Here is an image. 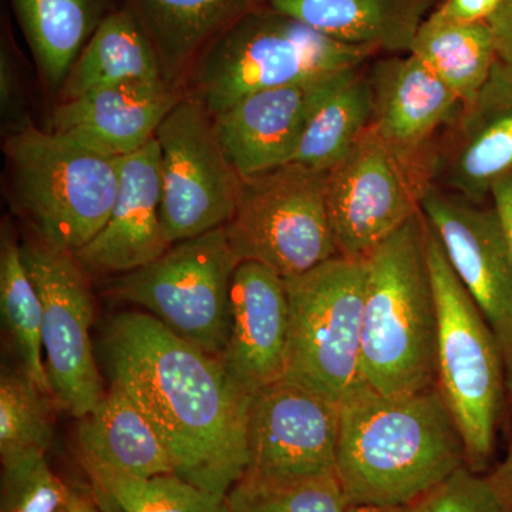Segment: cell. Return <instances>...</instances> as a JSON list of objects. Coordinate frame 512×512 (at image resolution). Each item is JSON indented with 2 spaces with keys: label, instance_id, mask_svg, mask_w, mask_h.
<instances>
[{
  "label": "cell",
  "instance_id": "d6a6232c",
  "mask_svg": "<svg viewBox=\"0 0 512 512\" xmlns=\"http://www.w3.org/2000/svg\"><path fill=\"white\" fill-rule=\"evenodd\" d=\"M414 512H505L488 477L457 468L412 504Z\"/></svg>",
  "mask_w": 512,
  "mask_h": 512
},
{
  "label": "cell",
  "instance_id": "836d02e7",
  "mask_svg": "<svg viewBox=\"0 0 512 512\" xmlns=\"http://www.w3.org/2000/svg\"><path fill=\"white\" fill-rule=\"evenodd\" d=\"M500 3L501 0H441L437 8L461 22H488Z\"/></svg>",
  "mask_w": 512,
  "mask_h": 512
},
{
  "label": "cell",
  "instance_id": "8d00e7d4",
  "mask_svg": "<svg viewBox=\"0 0 512 512\" xmlns=\"http://www.w3.org/2000/svg\"><path fill=\"white\" fill-rule=\"evenodd\" d=\"M490 198L512 254V171L493 185Z\"/></svg>",
  "mask_w": 512,
  "mask_h": 512
},
{
  "label": "cell",
  "instance_id": "7402d4cb",
  "mask_svg": "<svg viewBox=\"0 0 512 512\" xmlns=\"http://www.w3.org/2000/svg\"><path fill=\"white\" fill-rule=\"evenodd\" d=\"M77 453L83 468H104L126 476L174 474L168 451L136 403L116 383L77 424Z\"/></svg>",
  "mask_w": 512,
  "mask_h": 512
},
{
  "label": "cell",
  "instance_id": "ffe728a7",
  "mask_svg": "<svg viewBox=\"0 0 512 512\" xmlns=\"http://www.w3.org/2000/svg\"><path fill=\"white\" fill-rule=\"evenodd\" d=\"M370 128L397 146L419 148L457 116L463 101L413 53L389 55L370 70Z\"/></svg>",
  "mask_w": 512,
  "mask_h": 512
},
{
  "label": "cell",
  "instance_id": "e575fe53",
  "mask_svg": "<svg viewBox=\"0 0 512 512\" xmlns=\"http://www.w3.org/2000/svg\"><path fill=\"white\" fill-rule=\"evenodd\" d=\"M9 29H3L2 47H0V100L3 114H10L18 97V80H16L15 60L10 47Z\"/></svg>",
  "mask_w": 512,
  "mask_h": 512
},
{
  "label": "cell",
  "instance_id": "9c48e42d",
  "mask_svg": "<svg viewBox=\"0 0 512 512\" xmlns=\"http://www.w3.org/2000/svg\"><path fill=\"white\" fill-rule=\"evenodd\" d=\"M239 264L224 225L174 244L143 268L116 276L110 292L220 360L231 325L232 278Z\"/></svg>",
  "mask_w": 512,
  "mask_h": 512
},
{
  "label": "cell",
  "instance_id": "44dd1931",
  "mask_svg": "<svg viewBox=\"0 0 512 512\" xmlns=\"http://www.w3.org/2000/svg\"><path fill=\"white\" fill-rule=\"evenodd\" d=\"M440 0H266L286 16L346 45L384 55L412 52L414 39Z\"/></svg>",
  "mask_w": 512,
  "mask_h": 512
},
{
  "label": "cell",
  "instance_id": "ac0fdd59",
  "mask_svg": "<svg viewBox=\"0 0 512 512\" xmlns=\"http://www.w3.org/2000/svg\"><path fill=\"white\" fill-rule=\"evenodd\" d=\"M289 305L285 281L256 262H241L231 284V325L220 357L248 396L284 379Z\"/></svg>",
  "mask_w": 512,
  "mask_h": 512
},
{
  "label": "cell",
  "instance_id": "30bf717a",
  "mask_svg": "<svg viewBox=\"0 0 512 512\" xmlns=\"http://www.w3.org/2000/svg\"><path fill=\"white\" fill-rule=\"evenodd\" d=\"M434 170L436 144L397 146L367 128L329 171V218L339 255L366 258L419 214Z\"/></svg>",
  "mask_w": 512,
  "mask_h": 512
},
{
  "label": "cell",
  "instance_id": "f546056e",
  "mask_svg": "<svg viewBox=\"0 0 512 512\" xmlns=\"http://www.w3.org/2000/svg\"><path fill=\"white\" fill-rule=\"evenodd\" d=\"M55 396L37 386L22 369L6 370L0 377V458L43 451L55 434ZM60 407V406H59Z\"/></svg>",
  "mask_w": 512,
  "mask_h": 512
},
{
  "label": "cell",
  "instance_id": "8992f818",
  "mask_svg": "<svg viewBox=\"0 0 512 512\" xmlns=\"http://www.w3.org/2000/svg\"><path fill=\"white\" fill-rule=\"evenodd\" d=\"M5 151L19 207L37 239L73 255L86 247L113 210L119 158L29 126L8 138Z\"/></svg>",
  "mask_w": 512,
  "mask_h": 512
},
{
  "label": "cell",
  "instance_id": "cb8c5ba5",
  "mask_svg": "<svg viewBox=\"0 0 512 512\" xmlns=\"http://www.w3.org/2000/svg\"><path fill=\"white\" fill-rule=\"evenodd\" d=\"M165 74L156 49L126 5L110 13L90 37L63 83L64 100L93 90Z\"/></svg>",
  "mask_w": 512,
  "mask_h": 512
},
{
  "label": "cell",
  "instance_id": "d590c367",
  "mask_svg": "<svg viewBox=\"0 0 512 512\" xmlns=\"http://www.w3.org/2000/svg\"><path fill=\"white\" fill-rule=\"evenodd\" d=\"M487 23L493 30L498 59L512 66V0H501Z\"/></svg>",
  "mask_w": 512,
  "mask_h": 512
},
{
  "label": "cell",
  "instance_id": "ab89813d",
  "mask_svg": "<svg viewBox=\"0 0 512 512\" xmlns=\"http://www.w3.org/2000/svg\"><path fill=\"white\" fill-rule=\"evenodd\" d=\"M346 512H414L412 504L404 505H376V504H350Z\"/></svg>",
  "mask_w": 512,
  "mask_h": 512
},
{
  "label": "cell",
  "instance_id": "2e32d148",
  "mask_svg": "<svg viewBox=\"0 0 512 512\" xmlns=\"http://www.w3.org/2000/svg\"><path fill=\"white\" fill-rule=\"evenodd\" d=\"M349 70L249 94L214 117L222 150L241 178L291 164L316 104Z\"/></svg>",
  "mask_w": 512,
  "mask_h": 512
},
{
  "label": "cell",
  "instance_id": "7c38bea8",
  "mask_svg": "<svg viewBox=\"0 0 512 512\" xmlns=\"http://www.w3.org/2000/svg\"><path fill=\"white\" fill-rule=\"evenodd\" d=\"M20 247L42 302L43 353L53 396L62 409L82 419L107 392L90 338L94 305L86 271L76 256L40 239Z\"/></svg>",
  "mask_w": 512,
  "mask_h": 512
},
{
  "label": "cell",
  "instance_id": "e0dca14e",
  "mask_svg": "<svg viewBox=\"0 0 512 512\" xmlns=\"http://www.w3.org/2000/svg\"><path fill=\"white\" fill-rule=\"evenodd\" d=\"M119 188L109 220L76 252L84 271L127 274L164 255L167 241L161 221V151L157 138L119 158Z\"/></svg>",
  "mask_w": 512,
  "mask_h": 512
},
{
  "label": "cell",
  "instance_id": "1f68e13d",
  "mask_svg": "<svg viewBox=\"0 0 512 512\" xmlns=\"http://www.w3.org/2000/svg\"><path fill=\"white\" fill-rule=\"evenodd\" d=\"M0 512H62L72 491L56 476L43 451L0 458Z\"/></svg>",
  "mask_w": 512,
  "mask_h": 512
},
{
  "label": "cell",
  "instance_id": "6da1fadb",
  "mask_svg": "<svg viewBox=\"0 0 512 512\" xmlns=\"http://www.w3.org/2000/svg\"><path fill=\"white\" fill-rule=\"evenodd\" d=\"M103 356L110 383L119 384L150 421L175 476L225 498L248 470L252 396L232 383L217 357L146 312L109 320Z\"/></svg>",
  "mask_w": 512,
  "mask_h": 512
},
{
  "label": "cell",
  "instance_id": "603a6c76",
  "mask_svg": "<svg viewBox=\"0 0 512 512\" xmlns=\"http://www.w3.org/2000/svg\"><path fill=\"white\" fill-rule=\"evenodd\" d=\"M156 49L164 74L194 66L208 46L266 0H123Z\"/></svg>",
  "mask_w": 512,
  "mask_h": 512
},
{
  "label": "cell",
  "instance_id": "f35d334b",
  "mask_svg": "<svg viewBox=\"0 0 512 512\" xmlns=\"http://www.w3.org/2000/svg\"><path fill=\"white\" fill-rule=\"evenodd\" d=\"M62 512H121L120 508L113 503V500L92 487V493L83 494L79 491H72L69 504L63 508Z\"/></svg>",
  "mask_w": 512,
  "mask_h": 512
},
{
  "label": "cell",
  "instance_id": "3957f363",
  "mask_svg": "<svg viewBox=\"0 0 512 512\" xmlns=\"http://www.w3.org/2000/svg\"><path fill=\"white\" fill-rule=\"evenodd\" d=\"M362 377L383 396L437 384V305L421 210L366 256Z\"/></svg>",
  "mask_w": 512,
  "mask_h": 512
},
{
  "label": "cell",
  "instance_id": "7a4b0ae2",
  "mask_svg": "<svg viewBox=\"0 0 512 512\" xmlns=\"http://www.w3.org/2000/svg\"><path fill=\"white\" fill-rule=\"evenodd\" d=\"M463 466V437L437 384L399 396L363 387L340 403L336 477L349 504H413Z\"/></svg>",
  "mask_w": 512,
  "mask_h": 512
},
{
  "label": "cell",
  "instance_id": "f1b7e54d",
  "mask_svg": "<svg viewBox=\"0 0 512 512\" xmlns=\"http://www.w3.org/2000/svg\"><path fill=\"white\" fill-rule=\"evenodd\" d=\"M225 500L229 512H346L350 505L336 473L302 478L245 473Z\"/></svg>",
  "mask_w": 512,
  "mask_h": 512
},
{
  "label": "cell",
  "instance_id": "d4e9b609",
  "mask_svg": "<svg viewBox=\"0 0 512 512\" xmlns=\"http://www.w3.org/2000/svg\"><path fill=\"white\" fill-rule=\"evenodd\" d=\"M37 67L52 86L64 83L114 0H10Z\"/></svg>",
  "mask_w": 512,
  "mask_h": 512
},
{
  "label": "cell",
  "instance_id": "52a82bcc",
  "mask_svg": "<svg viewBox=\"0 0 512 512\" xmlns=\"http://www.w3.org/2000/svg\"><path fill=\"white\" fill-rule=\"evenodd\" d=\"M366 259L335 256L284 279L289 326L285 379L342 403L363 389Z\"/></svg>",
  "mask_w": 512,
  "mask_h": 512
},
{
  "label": "cell",
  "instance_id": "9a60e30c",
  "mask_svg": "<svg viewBox=\"0 0 512 512\" xmlns=\"http://www.w3.org/2000/svg\"><path fill=\"white\" fill-rule=\"evenodd\" d=\"M512 171V66L498 59L436 144L434 185L483 204Z\"/></svg>",
  "mask_w": 512,
  "mask_h": 512
},
{
  "label": "cell",
  "instance_id": "83f0119b",
  "mask_svg": "<svg viewBox=\"0 0 512 512\" xmlns=\"http://www.w3.org/2000/svg\"><path fill=\"white\" fill-rule=\"evenodd\" d=\"M0 313L20 369L53 396L43 360L42 302L23 261L22 247L6 228L0 244Z\"/></svg>",
  "mask_w": 512,
  "mask_h": 512
},
{
  "label": "cell",
  "instance_id": "d6986e66",
  "mask_svg": "<svg viewBox=\"0 0 512 512\" xmlns=\"http://www.w3.org/2000/svg\"><path fill=\"white\" fill-rule=\"evenodd\" d=\"M181 99L164 79L103 87L63 100L47 131L101 156L126 157L156 137Z\"/></svg>",
  "mask_w": 512,
  "mask_h": 512
},
{
  "label": "cell",
  "instance_id": "484cf974",
  "mask_svg": "<svg viewBox=\"0 0 512 512\" xmlns=\"http://www.w3.org/2000/svg\"><path fill=\"white\" fill-rule=\"evenodd\" d=\"M460 97L473 99L498 60L487 22H461L439 8L430 13L414 39L412 52Z\"/></svg>",
  "mask_w": 512,
  "mask_h": 512
},
{
  "label": "cell",
  "instance_id": "8fae6325",
  "mask_svg": "<svg viewBox=\"0 0 512 512\" xmlns=\"http://www.w3.org/2000/svg\"><path fill=\"white\" fill-rule=\"evenodd\" d=\"M161 221L171 245L224 227L237 207L242 178L225 156L214 117L187 97L158 127Z\"/></svg>",
  "mask_w": 512,
  "mask_h": 512
},
{
  "label": "cell",
  "instance_id": "5b68a950",
  "mask_svg": "<svg viewBox=\"0 0 512 512\" xmlns=\"http://www.w3.org/2000/svg\"><path fill=\"white\" fill-rule=\"evenodd\" d=\"M427 255L437 305V386L463 437L467 466L481 473L493 457L507 389L503 352L429 224Z\"/></svg>",
  "mask_w": 512,
  "mask_h": 512
},
{
  "label": "cell",
  "instance_id": "4fadbf2b",
  "mask_svg": "<svg viewBox=\"0 0 512 512\" xmlns=\"http://www.w3.org/2000/svg\"><path fill=\"white\" fill-rule=\"evenodd\" d=\"M421 214L470 293L503 352L512 389V254L493 207L431 185Z\"/></svg>",
  "mask_w": 512,
  "mask_h": 512
},
{
  "label": "cell",
  "instance_id": "74e56055",
  "mask_svg": "<svg viewBox=\"0 0 512 512\" xmlns=\"http://www.w3.org/2000/svg\"><path fill=\"white\" fill-rule=\"evenodd\" d=\"M508 393H510L512 413V389L508 390ZM487 477L490 483L493 484L495 493L503 504L504 511L512 512V433L507 456H505L503 463Z\"/></svg>",
  "mask_w": 512,
  "mask_h": 512
},
{
  "label": "cell",
  "instance_id": "4dcf8cb0",
  "mask_svg": "<svg viewBox=\"0 0 512 512\" xmlns=\"http://www.w3.org/2000/svg\"><path fill=\"white\" fill-rule=\"evenodd\" d=\"M93 488L109 495L121 512H229L227 500L168 474L136 478L104 468H83Z\"/></svg>",
  "mask_w": 512,
  "mask_h": 512
},
{
  "label": "cell",
  "instance_id": "5bb4252c",
  "mask_svg": "<svg viewBox=\"0 0 512 512\" xmlns=\"http://www.w3.org/2000/svg\"><path fill=\"white\" fill-rule=\"evenodd\" d=\"M340 404L288 379L262 387L248 407V470L266 478L336 473Z\"/></svg>",
  "mask_w": 512,
  "mask_h": 512
},
{
  "label": "cell",
  "instance_id": "277c9868",
  "mask_svg": "<svg viewBox=\"0 0 512 512\" xmlns=\"http://www.w3.org/2000/svg\"><path fill=\"white\" fill-rule=\"evenodd\" d=\"M377 55L330 39L265 3L198 57L192 97L217 117L249 94L357 69Z\"/></svg>",
  "mask_w": 512,
  "mask_h": 512
},
{
  "label": "cell",
  "instance_id": "ba28073f",
  "mask_svg": "<svg viewBox=\"0 0 512 512\" xmlns=\"http://www.w3.org/2000/svg\"><path fill=\"white\" fill-rule=\"evenodd\" d=\"M328 177L329 171L291 163L242 178L237 207L225 224L239 261L256 262L288 279L339 256Z\"/></svg>",
  "mask_w": 512,
  "mask_h": 512
},
{
  "label": "cell",
  "instance_id": "4316f807",
  "mask_svg": "<svg viewBox=\"0 0 512 512\" xmlns=\"http://www.w3.org/2000/svg\"><path fill=\"white\" fill-rule=\"evenodd\" d=\"M373 90L362 67L349 70L316 104L292 163L330 171L372 123Z\"/></svg>",
  "mask_w": 512,
  "mask_h": 512
}]
</instances>
